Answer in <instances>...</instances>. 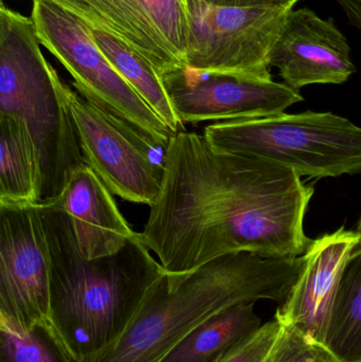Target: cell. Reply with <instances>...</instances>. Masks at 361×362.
Wrapping results in <instances>:
<instances>
[{"mask_svg":"<svg viewBox=\"0 0 361 362\" xmlns=\"http://www.w3.org/2000/svg\"><path fill=\"white\" fill-rule=\"evenodd\" d=\"M163 177L142 238L167 272L251 252L302 257L313 240L304 217L315 187L271 161L220 152L182 131L163 151Z\"/></svg>","mask_w":361,"mask_h":362,"instance_id":"6da1fadb","label":"cell"},{"mask_svg":"<svg viewBox=\"0 0 361 362\" xmlns=\"http://www.w3.org/2000/svg\"><path fill=\"white\" fill-rule=\"evenodd\" d=\"M50 268L49 320L78 362H97L123 335L153 284L165 274L141 233L119 252L87 259L69 216L38 204Z\"/></svg>","mask_w":361,"mask_h":362,"instance_id":"7a4b0ae2","label":"cell"},{"mask_svg":"<svg viewBox=\"0 0 361 362\" xmlns=\"http://www.w3.org/2000/svg\"><path fill=\"white\" fill-rule=\"evenodd\" d=\"M303 261V255L278 259L237 252L192 272H165L123 335L97 362H161L197 325L222 310L260 300L281 305Z\"/></svg>","mask_w":361,"mask_h":362,"instance_id":"3957f363","label":"cell"},{"mask_svg":"<svg viewBox=\"0 0 361 362\" xmlns=\"http://www.w3.org/2000/svg\"><path fill=\"white\" fill-rule=\"evenodd\" d=\"M31 17L0 8V114L18 117L35 146L37 204L61 196L74 170L85 165L61 78L46 61Z\"/></svg>","mask_w":361,"mask_h":362,"instance_id":"277c9868","label":"cell"},{"mask_svg":"<svg viewBox=\"0 0 361 362\" xmlns=\"http://www.w3.org/2000/svg\"><path fill=\"white\" fill-rule=\"evenodd\" d=\"M203 137L220 152L254 157L321 180L361 173V127L333 112L220 121Z\"/></svg>","mask_w":361,"mask_h":362,"instance_id":"5b68a950","label":"cell"},{"mask_svg":"<svg viewBox=\"0 0 361 362\" xmlns=\"http://www.w3.org/2000/svg\"><path fill=\"white\" fill-rule=\"evenodd\" d=\"M32 2L31 19L40 44L71 74L78 93L165 151L174 134L108 61L93 38V29L50 0Z\"/></svg>","mask_w":361,"mask_h":362,"instance_id":"8992f818","label":"cell"},{"mask_svg":"<svg viewBox=\"0 0 361 362\" xmlns=\"http://www.w3.org/2000/svg\"><path fill=\"white\" fill-rule=\"evenodd\" d=\"M61 93L76 125L85 163L114 195L150 206L162 185L163 163L135 127L91 103L63 81Z\"/></svg>","mask_w":361,"mask_h":362,"instance_id":"52a82bcc","label":"cell"},{"mask_svg":"<svg viewBox=\"0 0 361 362\" xmlns=\"http://www.w3.org/2000/svg\"><path fill=\"white\" fill-rule=\"evenodd\" d=\"M290 10L201 2L189 11L187 67L209 74L273 78L269 53Z\"/></svg>","mask_w":361,"mask_h":362,"instance_id":"ba28073f","label":"cell"},{"mask_svg":"<svg viewBox=\"0 0 361 362\" xmlns=\"http://www.w3.org/2000/svg\"><path fill=\"white\" fill-rule=\"evenodd\" d=\"M50 268L38 204H0V322L20 333L48 320Z\"/></svg>","mask_w":361,"mask_h":362,"instance_id":"9c48e42d","label":"cell"},{"mask_svg":"<svg viewBox=\"0 0 361 362\" xmlns=\"http://www.w3.org/2000/svg\"><path fill=\"white\" fill-rule=\"evenodd\" d=\"M146 57L159 74L187 66L186 0H50Z\"/></svg>","mask_w":361,"mask_h":362,"instance_id":"30bf717a","label":"cell"},{"mask_svg":"<svg viewBox=\"0 0 361 362\" xmlns=\"http://www.w3.org/2000/svg\"><path fill=\"white\" fill-rule=\"evenodd\" d=\"M182 123L263 118L303 101L299 90L273 78L209 74L180 67L161 74Z\"/></svg>","mask_w":361,"mask_h":362,"instance_id":"8fae6325","label":"cell"},{"mask_svg":"<svg viewBox=\"0 0 361 362\" xmlns=\"http://www.w3.org/2000/svg\"><path fill=\"white\" fill-rule=\"evenodd\" d=\"M284 84L299 89L314 84H343L355 74L351 48L332 18L309 8H292L269 53Z\"/></svg>","mask_w":361,"mask_h":362,"instance_id":"7c38bea8","label":"cell"},{"mask_svg":"<svg viewBox=\"0 0 361 362\" xmlns=\"http://www.w3.org/2000/svg\"><path fill=\"white\" fill-rule=\"evenodd\" d=\"M360 245L357 232L345 227L313 240L303 255L300 276L275 318L324 344L341 274Z\"/></svg>","mask_w":361,"mask_h":362,"instance_id":"4fadbf2b","label":"cell"},{"mask_svg":"<svg viewBox=\"0 0 361 362\" xmlns=\"http://www.w3.org/2000/svg\"><path fill=\"white\" fill-rule=\"evenodd\" d=\"M105 183L89 165L74 170L57 199L69 216L81 253L87 259L119 252L137 234L129 227Z\"/></svg>","mask_w":361,"mask_h":362,"instance_id":"5bb4252c","label":"cell"},{"mask_svg":"<svg viewBox=\"0 0 361 362\" xmlns=\"http://www.w3.org/2000/svg\"><path fill=\"white\" fill-rule=\"evenodd\" d=\"M38 189L37 155L27 125L0 114V204H37Z\"/></svg>","mask_w":361,"mask_h":362,"instance_id":"9a60e30c","label":"cell"},{"mask_svg":"<svg viewBox=\"0 0 361 362\" xmlns=\"http://www.w3.org/2000/svg\"><path fill=\"white\" fill-rule=\"evenodd\" d=\"M254 303L241 304L206 319L161 362H212L262 325Z\"/></svg>","mask_w":361,"mask_h":362,"instance_id":"2e32d148","label":"cell"},{"mask_svg":"<svg viewBox=\"0 0 361 362\" xmlns=\"http://www.w3.org/2000/svg\"><path fill=\"white\" fill-rule=\"evenodd\" d=\"M324 346L337 362H361L360 245L341 274Z\"/></svg>","mask_w":361,"mask_h":362,"instance_id":"e0dca14e","label":"cell"},{"mask_svg":"<svg viewBox=\"0 0 361 362\" xmlns=\"http://www.w3.org/2000/svg\"><path fill=\"white\" fill-rule=\"evenodd\" d=\"M93 34L97 47L108 61L162 119L172 133L175 135L184 131V124L178 118L172 106L162 78L150 62L118 38L105 32L93 29Z\"/></svg>","mask_w":361,"mask_h":362,"instance_id":"ac0fdd59","label":"cell"},{"mask_svg":"<svg viewBox=\"0 0 361 362\" xmlns=\"http://www.w3.org/2000/svg\"><path fill=\"white\" fill-rule=\"evenodd\" d=\"M0 362H78L51 321L20 333L0 322Z\"/></svg>","mask_w":361,"mask_h":362,"instance_id":"d6986e66","label":"cell"},{"mask_svg":"<svg viewBox=\"0 0 361 362\" xmlns=\"http://www.w3.org/2000/svg\"><path fill=\"white\" fill-rule=\"evenodd\" d=\"M284 327L273 317L256 331L233 344L212 362H269L283 335Z\"/></svg>","mask_w":361,"mask_h":362,"instance_id":"ffe728a7","label":"cell"},{"mask_svg":"<svg viewBox=\"0 0 361 362\" xmlns=\"http://www.w3.org/2000/svg\"><path fill=\"white\" fill-rule=\"evenodd\" d=\"M269 362H337L324 344L294 327H284L283 335Z\"/></svg>","mask_w":361,"mask_h":362,"instance_id":"44dd1931","label":"cell"},{"mask_svg":"<svg viewBox=\"0 0 361 362\" xmlns=\"http://www.w3.org/2000/svg\"><path fill=\"white\" fill-rule=\"evenodd\" d=\"M300 0H210V4L224 6H280V8H294Z\"/></svg>","mask_w":361,"mask_h":362,"instance_id":"7402d4cb","label":"cell"},{"mask_svg":"<svg viewBox=\"0 0 361 362\" xmlns=\"http://www.w3.org/2000/svg\"><path fill=\"white\" fill-rule=\"evenodd\" d=\"M350 23L361 31V0H336Z\"/></svg>","mask_w":361,"mask_h":362,"instance_id":"603a6c76","label":"cell"},{"mask_svg":"<svg viewBox=\"0 0 361 362\" xmlns=\"http://www.w3.org/2000/svg\"><path fill=\"white\" fill-rule=\"evenodd\" d=\"M187 6H188V10L190 11L191 8H194V6H199L201 2H209L210 0H186Z\"/></svg>","mask_w":361,"mask_h":362,"instance_id":"cb8c5ba5","label":"cell"},{"mask_svg":"<svg viewBox=\"0 0 361 362\" xmlns=\"http://www.w3.org/2000/svg\"><path fill=\"white\" fill-rule=\"evenodd\" d=\"M355 231L357 232L358 235L360 236V246H361V217H360V221H358L357 227H356Z\"/></svg>","mask_w":361,"mask_h":362,"instance_id":"d4e9b609","label":"cell"}]
</instances>
